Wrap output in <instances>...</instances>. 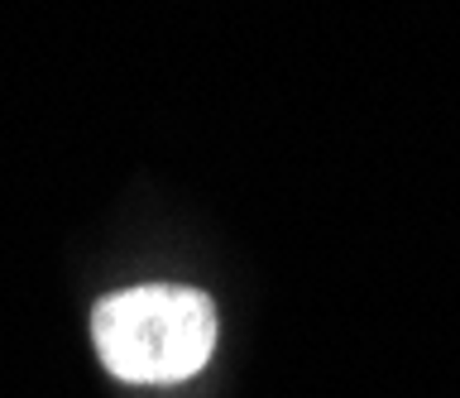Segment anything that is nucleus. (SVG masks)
I'll use <instances>...</instances> for the list:
<instances>
[{
    "mask_svg": "<svg viewBox=\"0 0 460 398\" xmlns=\"http://www.w3.org/2000/svg\"><path fill=\"white\" fill-rule=\"evenodd\" d=\"M221 312L187 283H129L92 307V350L101 369L135 389L187 384L211 365Z\"/></svg>",
    "mask_w": 460,
    "mask_h": 398,
    "instance_id": "obj_1",
    "label": "nucleus"
}]
</instances>
